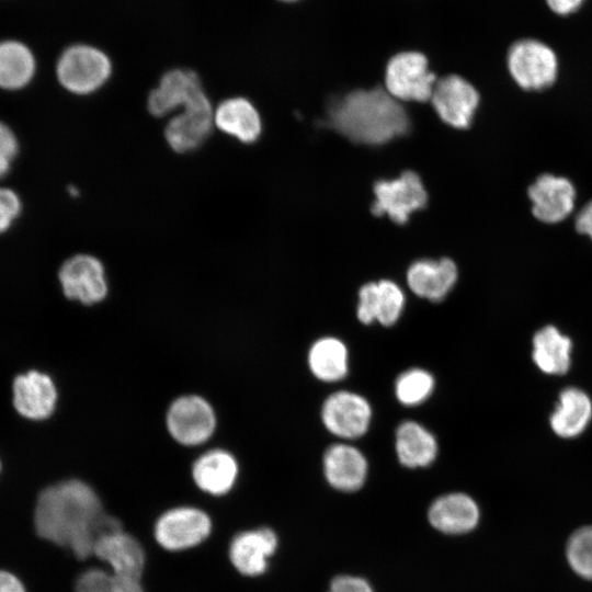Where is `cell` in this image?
Instances as JSON below:
<instances>
[{"instance_id": "obj_17", "label": "cell", "mask_w": 592, "mask_h": 592, "mask_svg": "<svg viewBox=\"0 0 592 592\" xmlns=\"http://www.w3.org/2000/svg\"><path fill=\"white\" fill-rule=\"evenodd\" d=\"M13 405L15 410L30 420H43L55 410L57 389L45 373L29 371L13 380Z\"/></svg>"}, {"instance_id": "obj_2", "label": "cell", "mask_w": 592, "mask_h": 592, "mask_svg": "<svg viewBox=\"0 0 592 592\" xmlns=\"http://www.w3.org/2000/svg\"><path fill=\"white\" fill-rule=\"evenodd\" d=\"M329 125L354 143L380 145L408 133L409 116L386 90H354L332 101Z\"/></svg>"}, {"instance_id": "obj_37", "label": "cell", "mask_w": 592, "mask_h": 592, "mask_svg": "<svg viewBox=\"0 0 592 592\" xmlns=\"http://www.w3.org/2000/svg\"><path fill=\"white\" fill-rule=\"evenodd\" d=\"M549 8L561 15L574 12L584 0H546Z\"/></svg>"}, {"instance_id": "obj_20", "label": "cell", "mask_w": 592, "mask_h": 592, "mask_svg": "<svg viewBox=\"0 0 592 592\" xmlns=\"http://www.w3.org/2000/svg\"><path fill=\"white\" fill-rule=\"evenodd\" d=\"M367 460L350 444L331 445L323 455V474L331 487L343 492L358 490L367 476Z\"/></svg>"}, {"instance_id": "obj_36", "label": "cell", "mask_w": 592, "mask_h": 592, "mask_svg": "<svg viewBox=\"0 0 592 592\" xmlns=\"http://www.w3.org/2000/svg\"><path fill=\"white\" fill-rule=\"evenodd\" d=\"M0 592H26L21 580L5 570H0Z\"/></svg>"}, {"instance_id": "obj_4", "label": "cell", "mask_w": 592, "mask_h": 592, "mask_svg": "<svg viewBox=\"0 0 592 592\" xmlns=\"http://www.w3.org/2000/svg\"><path fill=\"white\" fill-rule=\"evenodd\" d=\"M435 82L428 58L420 52H401L387 62L386 91L396 100L425 102L431 99Z\"/></svg>"}, {"instance_id": "obj_23", "label": "cell", "mask_w": 592, "mask_h": 592, "mask_svg": "<svg viewBox=\"0 0 592 592\" xmlns=\"http://www.w3.org/2000/svg\"><path fill=\"white\" fill-rule=\"evenodd\" d=\"M238 465L234 456L223 449H213L198 457L192 468L196 486L213 496H223L234 487Z\"/></svg>"}, {"instance_id": "obj_32", "label": "cell", "mask_w": 592, "mask_h": 592, "mask_svg": "<svg viewBox=\"0 0 592 592\" xmlns=\"http://www.w3.org/2000/svg\"><path fill=\"white\" fill-rule=\"evenodd\" d=\"M18 151L19 143L14 133L0 121V179L10 171Z\"/></svg>"}, {"instance_id": "obj_21", "label": "cell", "mask_w": 592, "mask_h": 592, "mask_svg": "<svg viewBox=\"0 0 592 592\" xmlns=\"http://www.w3.org/2000/svg\"><path fill=\"white\" fill-rule=\"evenodd\" d=\"M457 280V267L449 259L419 260L410 265L407 282L418 296L431 301L442 300Z\"/></svg>"}, {"instance_id": "obj_33", "label": "cell", "mask_w": 592, "mask_h": 592, "mask_svg": "<svg viewBox=\"0 0 592 592\" xmlns=\"http://www.w3.org/2000/svg\"><path fill=\"white\" fill-rule=\"evenodd\" d=\"M22 204L16 193L7 187H0V234L5 232L20 215Z\"/></svg>"}, {"instance_id": "obj_38", "label": "cell", "mask_w": 592, "mask_h": 592, "mask_svg": "<svg viewBox=\"0 0 592 592\" xmlns=\"http://www.w3.org/2000/svg\"><path fill=\"white\" fill-rule=\"evenodd\" d=\"M280 1H283V2H295L297 0H280Z\"/></svg>"}, {"instance_id": "obj_25", "label": "cell", "mask_w": 592, "mask_h": 592, "mask_svg": "<svg viewBox=\"0 0 592 592\" xmlns=\"http://www.w3.org/2000/svg\"><path fill=\"white\" fill-rule=\"evenodd\" d=\"M592 418V402L581 389L571 387L559 396V405L550 417L554 432L566 439L581 434Z\"/></svg>"}, {"instance_id": "obj_29", "label": "cell", "mask_w": 592, "mask_h": 592, "mask_svg": "<svg viewBox=\"0 0 592 592\" xmlns=\"http://www.w3.org/2000/svg\"><path fill=\"white\" fill-rule=\"evenodd\" d=\"M75 589L76 592H144L140 580L121 577L99 568L82 572Z\"/></svg>"}, {"instance_id": "obj_13", "label": "cell", "mask_w": 592, "mask_h": 592, "mask_svg": "<svg viewBox=\"0 0 592 592\" xmlns=\"http://www.w3.org/2000/svg\"><path fill=\"white\" fill-rule=\"evenodd\" d=\"M533 215L546 224H557L574 208L576 189L570 180L549 173L539 175L528 187Z\"/></svg>"}, {"instance_id": "obj_5", "label": "cell", "mask_w": 592, "mask_h": 592, "mask_svg": "<svg viewBox=\"0 0 592 592\" xmlns=\"http://www.w3.org/2000/svg\"><path fill=\"white\" fill-rule=\"evenodd\" d=\"M508 68L513 80L524 90L538 91L551 86L558 72L555 53L544 43L522 39L508 54Z\"/></svg>"}, {"instance_id": "obj_28", "label": "cell", "mask_w": 592, "mask_h": 592, "mask_svg": "<svg viewBox=\"0 0 592 592\" xmlns=\"http://www.w3.org/2000/svg\"><path fill=\"white\" fill-rule=\"evenodd\" d=\"M35 72L31 50L20 42L0 43V88L18 90L26 86Z\"/></svg>"}, {"instance_id": "obj_7", "label": "cell", "mask_w": 592, "mask_h": 592, "mask_svg": "<svg viewBox=\"0 0 592 592\" xmlns=\"http://www.w3.org/2000/svg\"><path fill=\"white\" fill-rule=\"evenodd\" d=\"M375 202L372 212L388 217L397 224H405L411 213L425 206L428 195L419 175L405 171L394 180H379L374 185Z\"/></svg>"}, {"instance_id": "obj_9", "label": "cell", "mask_w": 592, "mask_h": 592, "mask_svg": "<svg viewBox=\"0 0 592 592\" xmlns=\"http://www.w3.org/2000/svg\"><path fill=\"white\" fill-rule=\"evenodd\" d=\"M58 278L66 297L86 305L104 299L107 282L102 262L91 254H76L60 266Z\"/></svg>"}, {"instance_id": "obj_6", "label": "cell", "mask_w": 592, "mask_h": 592, "mask_svg": "<svg viewBox=\"0 0 592 592\" xmlns=\"http://www.w3.org/2000/svg\"><path fill=\"white\" fill-rule=\"evenodd\" d=\"M212 532L208 514L194 506H177L163 512L155 523L157 543L170 551H180L203 543Z\"/></svg>"}, {"instance_id": "obj_34", "label": "cell", "mask_w": 592, "mask_h": 592, "mask_svg": "<svg viewBox=\"0 0 592 592\" xmlns=\"http://www.w3.org/2000/svg\"><path fill=\"white\" fill-rule=\"evenodd\" d=\"M328 592H374V590L362 577L341 574L332 579Z\"/></svg>"}, {"instance_id": "obj_27", "label": "cell", "mask_w": 592, "mask_h": 592, "mask_svg": "<svg viewBox=\"0 0 592 592\" xmlns=\"http://www.w3.org/2000/svg\"><path fill=\"white\" fill-rule=\"evenodd\" d=\"M311 373L322 382L341 380L348 373V350L345 344L332 337L317 340L308 353Z\"/></svg>"}, {"instance_id": "obj_8", "label": "cell", "mask_w": 592, "mask_h": 592, "mask_svg": "<svg viewBox=\"0 0 592 592\" xmlns=\"http://www.w3.org/2000/svg\"><path fill=\"white\" fill-rule=\"evenodd\" d=\"M214 125V110L204 92L169 119L164 138L175 152H190L205 143Z\"/></svg>"}, {"instance_id": "obj_3", "label": "cell", "mask_w": 592, "mask_h": 592, "mask_svg": "<svg viewBox=\"0 0 592 592\" xmlns=\"http://www.w3.org/2000/svg\"><path fill=\"white\" fill-rule=\"evenodd\" d=\"M112 64L100 49L89 45L67 48L57 62L59 83L69 92L86 95L99 90L110 78Z\"/></svg>"}, {"instance_id": "obj_11", "label": "cell", "mask_w": 592, "mask_h": 592, "mask_svg": "<svg viewBox=\"0 0 592 592\" xmlns=\"http://www.w3.org/2000/svg\"><path fill=\"white\" fill-rule=\"evenodd\" d=\"M321 418L327 430L333 435L353 440L364 435L368 430L372 409L364 397L340 390L326 399Z\"/></svg>"}, {"instance_id": "obj_30", "label": "cell", "mask_w": 592, "mask_h": 592, "mask_svg": "<svg viewBox=\"0 0 592 592\" xmlns=\"http://www.w3.org/2000/svg\"><path fill=\"white\" fill-rule=\"evenodd\" d=\"M433 389V376L421 368L403 372L395 384L396 397L405 406H417L423 402Z\"/></svg>"}, {"instance_id": "obj_16", "label": "cell", "mask_w": 592, "mask_h": 592, "mask_svg": "<svg viewBox=\"0 0 592 592\" xmlns=\"http://www.w3.org/2000/svg\"><path fill=\"white\" fill-rule=\"evenodd\" d=\"M198 76L189 69H172L160 79L158 87L147 98V109L152 116L163 117L183 109L204 93Z\"/></svg>"}, {"instance_id": "obj_15", "label": "cell", "mask_w": 592, "mask_h": 592, "mask_svg": "<svg viewBox=\"0 0 592 592\" xmlns=\"http://www.w3.org/2000/svg\"><path fill=\"white\" fill-rule=\"evenodd\" d=\"M92 555L107 563L115 574L141 579L146 563L145 550L134 536L123 530L100 536L94 543Z\"/></svg>"}, {"instance_id": "obj_10", "label": "cell", "mask_w": 592, "mask_h": 592, "mask_svg": "<svg viewBox=\"0 0 592 592\" xmlns=\"http://www.w3.org/2000/svg\"><path fill=\"white\" fill-rule=\"evenodd\" d=\"M216 418L212 406L198 396L180 397L167 413V428L172 437L184 445H197L213 434Z\"/></svg>"}, {"instance_id": "obj_1", "label": "cell", "mask_w": 592, "mask_h": 592, "mask_svg": "<svg viewBox=\"0 0 592 592\" xmlns=\"http://www.w3.org/2000/svg\"><path fill=\"white\" fill-rule=\"evenodd\" d=\"M34 526L42 538L69 548L80 560L93 554L100 536L123 530L116 517L103 511L95 491L79 479L62 480L41 491Z\"/></svg>"}, {"instance_id": "obj_12", "label": "cell", "mask_w": 592, "mask_h": 592, "mask_svg": "<svg viewBox=\"0 0 592 592\" xmlns=\"http://www.w3.org/2000/svg\"><path fill=\"white\" fill-rule=\"evenodd\" d=\"M431 102L439 116L448 125L466 128L479 104V94L471 83L457 75L436 80Z\"/></svg>"}, {"instance_id": "obj_31", "label": "cell", "mask_w": 592, "mask_h": 592, "mask_svg": "<svg viewBox=\"0 0 592 592\" xmlns=\"http://www.w3.org/2000/svg\"><path fill=\"white\" fill-rule=\"evenodd\" d=\"M566 558L574 573L592 581V525L582 526L570 535Z\"/></svg>"}, {"instance_id": "obj_14", "label": "cell", "mask_w": 592, "mask_h": 592, "mask_svg": "<svg viewBox=\"0 0 592 592\" xmlns=\"http://www.w3.org/2000/svg\"><path fill=\"white\" fill-rule=\"evenodd\" d=\"M278 545L276 533L269 527L243 531L237 534L229 546V559L235 569L248 577L264 573Z\"/></svg>"}, {"instance_id": "obj_22", "label": "cell", "mask_w": 592, "mask_h": 592, "mask_svg": "<svg viewBox=\"0 0 592 592\" xmlns=\"http://www.w3.org/2000/svg\"><path fill=\"white\" fill-rule=\"evenodd\" d=\"M214 124L223 133L244 144L261 135V117L255 106L241 96L226 99L214 110Z\"/></svg>"}, {"instance_id": "obj_18", "label": "cell", "mask_w": 592, "mask_h": 592, "mask_svg": "<svg viewBox=\"0 0 592 592\" xmlns=\"http://www.w3.org/2000/svg\"><path fill=\"white\" fill-rule=\"evenodd\" d=\"M405 305L401 288L389 280L371 282L358 292L357 318L362 323L378 321L392 326L400 317Z\"/></svg>"}, {"instance_id": "obj_26", "label": "cell", "mask_w": 592, "mask_h": 592, "mask_svg": "<svg viewBox=\"0 0 592 592\" xmlns=\"http://www.w3.org/2000/svg\"><path fill=\"white\" fill-rule=\"evenodd\" d=\"M533 360L546 374H565L570 367L571 341L553 326L538 330L533 338Z\"/></svg>"}, {"instance_id": "obj_19", "label": "cell", "mask_w": 592, "mask_h": 592, "mask_svg": "<svg viewBox=\"0 0 592 592\" xmlns=\"http://www.w3.org/2000/svg\"><path fill=\"white\" fill-rule=\"evenodd\" d=\"M480 511L468 494L453 492L439 497L430 505L428 520L436 531L448 535L469 533L479 523Z\"/></svg>"}, {"instance_id": "obj_35", "label": "cell", "mask_w": 592, "mask_h": 592, "mask_svg": "<svg viewBox=\"0 0 592 592\" xmlns=\"http://www.w3.org/2000/svg\"><path fill=\"white\" fill-rule=\"evenodd\" d=\"M576 229L592 240V201L587 203L577 214Z\"/></svg>"}, {"instance_id": "obj_24", "label": "cell", "mask_w": 592, "mask_h": 592, "mask_svg": "<svg viewBox=\"0 0 592 592\" xmlns=\"http://www.w3.org/2000/svg\"><path fill=\"white\" fill-rule=\"evenodd\" d=\"M396 453L399 462L408 468L426 467L437 454L434 435L414 422H402L396 431Z\"/></svg>"}]
</instances>
